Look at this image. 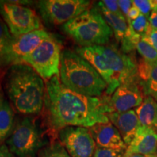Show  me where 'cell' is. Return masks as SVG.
<instances>
[{
  "instance_id": "cell-1",
  "label": "cell",
  "mask_w": 157,
  "mask_h": 157,
  "mask_svg": "<svg viewBox=\"0 0 157 157\" xmlns=\"http://www.w3.org/2000/svg\"><path fill=\"white\" fill-rule=\"evenodd\" d=\"M44 102L54 130L69 126L90 128L110 121L106 97H88L72 91L61 83L59 75L47 82Z\"/></svg>"
},
{
  "instance_id": "cell-2",
  "label": "cell",
  "mask_w": 157,
  "mask_h": 157,
  "mask_svg": "<svg viewBox=\"0 0 157 157\" xmlns=\"http://www.w3.org/2000/svg\"><path fill=\"white\" fill-rule=\"evenodd\" d=\"M5 90L17 112L36 114L42 111L46 85L31 66L25 63L10 66L5 78Z\"/></svg>"
},
{
  "instance_id": "cell-3",
  "label": "cell",
  "mask_w": 157,
  "mask_h": 157,
  "mask_svg": "<svg viewBox=\"0 0 157 157\" xmlns=\"http://www.w3.org/2000/svg\"><path fill=\"white\" fill-rule=\"evenodd\" d=\"M60 80L65 87L88 97H100L108 87L87 60L70 50L62 51Z\"/></svg>"
},
{
  "instance_id": "cell-4",
  "label": "cell",
  "mask_w": 157,
  "mask_h": 157,
  "mask_svg": "<svg viewBox=\"0 0 157 157\" xmlns=\"http://www.w3.org/2000/svg\"><path fill=\"white\" fill-rule=\"evenodd\" d=\"M62 29L81 47L103 46L113 35L100 10L95 7L65 23Z\"/></svg>"
},
{
  "instance_id": "cell-5",
  "label": "cell",
  "mask_w": 157,
  "mask_h": 157,
  "mask_svg": "<svg viewBox=\"0 0 157 157\" xmlns=\"http://www.w3.org/2000/svg\"><path fill=\"white\" fill-rule=\"evenodd\" d=\"M45 144L39 126L29 117L17 121L6 140L7 148L15 157H35Z\"/></svg>"
},
{
  "instance_id": "cell-6",
  "label": "cell",
  "mask_w": 157,
  "mask_h": 157,
  "mask_svg": "<svg viewBox=\"0 0 157 157\" xmlns=\"http://www.w3.org/2000/svg\"><path fill=\"white\" fill-rule=\"evenodd\" d=\"M61 53L60 43L50 34L23 59L22 63L31 66L42 78L50 80L60 74Z\"/></svg>"
},
{
  "instance_id": "cell-7",
  "label": "cell",
  "mask_w": 157,
  "mask_h": 157,
  "mask_svg": "<svg viewBox=\"0 0 157 157\" xmlns=\"http://www.w3.org/2000/svg\"><path fill=\"white\" fill-rule=\"evenodd\" d=\"M0 15L13 36L42 29L35 11L15 2L0 1Z\"/></svg>"
},
{
  "instance_id": "cell-8",
  "label": "cell",
  "mask_w": 157,
  "mask_h": 157,
  "mask_svg": "<svg viewBox=\"0 0 157 157\" xmlns=\"http://www.w3.org/2000/svg\"><path fill=\"white\" fill-rule=\"evenodd\" d=\"M91 2L87 0H42L37 8L45 22L64 25L90 8Z\"/></svg>"
},
{
  "instance_id": "cell-9",
  "label": "cell",
  "mask_w": 157,
  "mask_h": 157,
  "mask_svg": "<svg viewBox=\"0 0 157 157\" xmlns=\"http://www.w3.org/2000/svg\"><path fill=\"white\" fill-rule=\"evenodd\" d=\"M60 144L71 157H93L96 143L89 128L69 126L58 131Z\"/></svg>"
},
{
  "instance_id": "cell-10",
  "label": "cell",
  "mask_w": 157,
  "mask_h": 157,
  "mask_svg": "<svg viewBox=\"0 0 157 157\" xmlns=\"http://www.w3.org/2000/svg\"><path fill=\"white\" fill-rule=\"evenodd\" d=\"M50 35L42 29L13 36L5 54L0 60V67L22 63L23 59L33 52Z\"/></svg>"
},
{
  "instance_id": "cell-11",
  "label": "cell",
  "mask_w": 157,
  "mask_h": 157,
  "mask_svg": "<svg viewBox=\"0 0 157 157\" xmlns=\"http://www.w3.org/2000/svg\"><path fill=\"white\" fill-rule=\"evenodd\" d=\"M137 78L121 84L111 98H107L108 113L125 112L138 107L142 103L145 98L144 92Z\"/></svg>"
},
{
  "instance_id": "cell-12",
  "label": "cell",
  "mask_w": 157,
  "mask_h": 157,
  "mask_svg": "<svg viewBox=\"0 0 157 157\" xmlns=\"http://www.w3.org/2000/svg\"><path fill=\"white\" fill-rule=\"evenodd\" d=\"M89 129L97 146L113 150H127V146L111 121L96 124Z\"/></svg>"
},
{
  "instance_id": "cell-13",
  "label": "cell",
  "mask_w": 157,
  "mask_h": 157,
  "mask_svg": "<svg viewBox=\"0 0 157 157\" xmlns=\"http://www.w3.org/2000/svg\"><path fill=\"white\" fill-rule=\"evenodd\" d=\"M157 152V132L151 128L140 126L135 135L127 146L125 155H155Z\"/></svg>"
},
{
  "instance_id": "cell-14",
  "label": "cell",
  "mask_w": 157,
  "mask_h": 157,
  "mask_svg": "<svg viewBox=\"0 0 157 157\" xmlns=\"http://www.w3.org/2000/svg\"><path fill=\"white\" fill-rule=\"evenodd\" d=\"M109 121L118 129L124 142L127 146L134 138L137 129L140 127L138 117L135 110L125 112H113L107 113Z\"/></svg>"
},
{
  "instance_id": "cell-15",
  "label": "cell",
  "mask_w": 157,
  "mask_h": 157,
  "mask_svg": "<svg viewBox=\"0 0 157 157\" xmlns=\"http://www.w3.org/2000/svg\"><path fill=\"white\" fill-rule=\"evenodd\" d=\"M135 111L140 126L151 128L157 132V101L153 96H146Z\"/></svg>"
},
{
  "instance_id": "cell-16",
  "label": "cell",
  "mask_w": 157,
  "mask_h": 157,
  "mask_svg": "<svg viewBox=\"0 0 157 157\" xmlns=\"http://www.w3.org/2000/svg\"><path fill=\"white\" fill-rule=\"evenodd\" d=\"M98 7L105 21L114 34L115 38L119 42H122L130 31V27L126 17L113 14L101 5H98Z\"/></svg>"
},
{
  "instance_id": "cell-17",
  "label": "cell",
  "mask_w": 157,
  "mask_h": 157,
  "mask_svg": "<svg viewBox=\"0 0 157 157\" xmlns=\"http://www.w3.org/2000/svg\"><path fill=\"white\" fill-rule=\"evenodd\" d=\"M14 127V111L11 105L0 97V143L7 140Z\"/></svg>"
},
{
  "instance_id": "cell-18",
  "label": "cell",
  "mask_w": 157,
  "mask_h": 157,
  "mask_svg": "<svg viewBox=\"0 0 157 157\" xmlns=\"http://www.w3.org/2000/svg\"><path fill=\"white\" fill-rule=\"evenodd\" d=\"M135 49L142 58L149 62L157 60V50L151 44L147 36H140L135 45Z\"/></svg>"
},
{
  "instance_id": "cell-19",
  "label": "cell",
  "mask_w": 157,
  "mask_h": 157,
  "mask_svg": "<svg viewBox=\"0 0 157 157\" xmlns=\"http://www.w3.org/2000/svg\"><path fill=\"white\" fill-rule=\"evenodd\" d=\"M129 27L132 29L136 34L140 36H146L149 34L152 28L149 23L148 17L140 14L134 21L128 22Z\"/></svg>"
},
{
  "instance_id": "cell-20",
  "label": "cell",
  "mask_w": 157,
  "mask_h": 157,
  "mask_svg": "<svg viewBox=\"0 0 157 157\" xmlns=\"http://www.w3.org/2000/svg\"><path fill=\"white\" fill-rule=\"evenodd\" d=\"M38 157H71L67 151L60 142H54L43 148Z\"/></svg>"
},
{
  "instance_id": "cell-21",
  "label": "cell",
  "mask_w": 157,
  "mask_h": 157,
  "mask_svg": "<svg viewBox=\"0 0 157 157\" xmlns=\"http://www.w3.org/2000/svg\"><path fill=\"white\" fill-rule=\"evenodd\" d=\"M13 37L7 25L0 17V60L5 54Z\"/></svg>"
},
{
  "instance_id": "cell-22",
  "label": "cell",
  "mask_w": 157,
  "mask_h": 157,
  "mask_svg": "<svg viewBox=\"0 0 157 157\" xmlns=\"http://www.w3.org/2000/svg\"><path fill=\"white\" fill-rule=\"evenodd\" d=\"M147 91L155 98L157 96V60L152 63L148 82H146Z\"/></svg>"
},
{
  "instance_id": "cell-23",
  "label": "cell",
  "mask_w": 157,
  "mask_h": 157,
  "mask_svg": "<svg viewBox=\"0 0 157 157\" xmlns=\"http://www.w3.org/2000/svg\"><path fill=\"white\" fill-rule=\"evenodd\" d=\"M153 62H149L141 58L137 66V76L143 81L147 82L149 78L151 68Z\"/></svg>"
},
{
  "instance_id": "cell-24",
  "label": "cell",
  "mask_w": 157,
  "mask_h": 157,
  "mask_svg": "<svg viewBox=\"0 0 157 157\" xmlns=\"http://www.w3.org/2000/svg\"><path fill=\"white\" fill-rule=\"evenodd\" d=\"M126 151L113 150L96 146L93 157H123Z\"/></svg>"
},
{
  "instance_id": "cell-25",
  "label": "cell",
  "mask_w": 157,
  "mask_h": 157,
  "mask_svg": "<svg viewBox=\"0 0 157 157\" xmlns=\"http://www.w3.org/2000/svg\"><path fill=\"white\" fill-rule=\"evenodd\" d=\"M132 3L139 10L141 14L149 17L153 10L152 0H135L132 1Z\"/></svg>"
},
{
  "instance_id": "cell-26",
  "label": "cell",
  "mask_w": 157,
  "mask_h": 157,
  "mask_svg": "<svg viewBox=\"0 0 157 157\" xmlns=\"http://www.w3.org/2000/svg\"><path fill=\"white\" fill-rule=\"evenodd\" d=\"M98 5L103 6L107 10L111 12L113 14L120 17H125L120 10L118 1L117 0H103V1H100Z\"/></svg>"
},
{
  "instance_id": "cell-27",
  "label": "cell",
  "mask_w": 157,
  "mask_h": 157,
  "mask_svg": "<svg viewBox=\"0 0 157 157\" xmlns=\"http://www.w3.org/2000/svg\"><path fill=\"white\" fill-rule=\"evenodd\" d=\"M118 4H119V8H120L122 14L127 18L129 10L133 6L132 1H130V0H119V1H118Z\"/></svg>"
},
{
  "instance_id": "cell-28",
  "label": "cell",
  "mask_w": 157,
  "mask_h": 157,
  "mask_svg": "<svg viewBox=\"0 0 157 157\" xmlns=\"http://www.w3.org/2000/svg\"><path fill=\"white\" fill-rule=\"evenodd\" d=\"M146 36L151 44L157 50V29H152Z\"/></svg>"
},
{
  "instance_id": "cell-29",
  "label": "cell",
  "mask_w": 157,
  "mask_h": 157,
  "mask_svg": "<svg viewBox=\"0 0 157 157\" xmlns=\"http://www.w3.org/2000/svg\"><path fill=\"white\" fill-rule=\"evenodd\" d=\"M140 14L141 13L139 11V10L137 9L135 6L133 5L132 7H131V9L129 10L128 14H127V21L129 22V21H134V20L136 19Z\"/></svg>"
},
{
  "instance_id": "cell-30",
  "label": "cell",
  "mask_w": 157,
  "mask_h": 157,
  "mask_svg": "<svg viewBox=\"0 0 157 157\" xmlns=\"http://www.w3.org/2000/svg\"><path fill=\"white\" fill-rule=\"evenodd\" d=\"M0 157H15L6 144H0Z\"/></svg>"
},
{
  "instance_id": "cell-31",
  "label": "cell",
  "mask_w": 157,
  "mask_h": 157,
  "mask_svg": "<svg viewBox=\"0 0 157 157\" xmlns=\"http://www.w3.org/2000/svg\"><path fill=\"white\" fill-rule=\"evenodd\" d=\"M148 21L152 29H157V10H152Z\"/></svg>"
},
{
  "instance_id": "cell-32",
  "label": "cell",
  "mask_w": 157,
  "mask_h": 157,
  "mask_svg": "<svg viewBox=\"0 0 157 157\" xmlns=\"http://www.w3.org/2000/svg\"><path fill=\"white\" fill-rule=\"evenodd\" d=\"M155 155L151 156H146V155H141V154H130V155H124L123 157H154Z\"/></svg>"
},
{
  "instance_id": "cell-33",
  "label": "cell",
  "mask_w": 157,
  "mask_h": 157,
  "mask_svg": "<svg viewBox=\"0 0 157 157\" xmlns=\"http://www.w3.org/2000/svg\"><path fill=\"white\" fill-rule=\"evenodd\" d=\"M154 98H155V99H157V96H156V97H155Z\"/></svg>"
},
{
  "instance_id": "cell-34",
  "label": "cell",
  "mask_w": 157,
  "mask_h": 157,
  "mask_svg": "<svg viewBox=\"0 0 157 157\" xmlns=\"http://www.w3.org/2000/svg\"><path fill=\"white\" fill-rule=\"evenodd\" d=\"M0 97H1V94H0Z\"/></svg>"
},
{
  "instance_id": "cell-35",
  "label": "cell",
  "mask_w": 157,
  "mask_h": 157,
  "mask_svg": "<svg viewBox=\"0 0 157 157\" xmlns=\"http://www.w3.org/2000/svg\"><path fill=\"white\" fill-rule=\"evenodd\" d=\"M155 157H157V156H155Z\"/></svg>"
},
{
  "instance_id": "cell-36",
  "label": "cell",
  "mask_w": 157,
  "mask_h": 157,
  "mask_svg": "<svg viewBox=\"0 0 157 157\" xmlns=\"http://www.w3.org/2000/svg\"><path fill=\"white\" fill-rule=\"evenodd\" d=\"M156 101H157V99H156Z\"/></svg>"
},
{
  "instance_id": "cell-37",
  "label": "cell",
  "mask_w": 157,
  "mask_h": 157,
  "mask_svg": "<svg viewBox=\"0 0 157 157\" xmlns=\"http://www.w3.org/2000/svg\"><path fill=\"white\" fill-rule=\"evenodd\" d=\"M154 157H155V156H154Z\"/></svg>"
}]
</instances>
